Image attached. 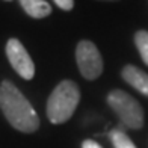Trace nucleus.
<instances>
[{"mask_svg": "<svg viewBox=\"0 0 148 148\" xmlns=\"http://www.w3.org/2000/svg\"><path fill=\"white\" fill-rule=\"evenodd\" d=\"M0 109L5 118L15 130L23 133H33L39 127V118L17 86L5 80L0 85Z\"/></svg>", "mask_w": 148, "mask_h": 148, "instance_id": "1", "label": "nucleus"}, {"mask_svg": "<svg viewBox=\"0 0 148 148\" xmlns=\"http://www.w3.org/2000/svg\"><path fill=\"white\" fill-rule=\"evenodd\" d=\"M80 101V89L73 80H62L47 101V116L51 124H64L71 116Z\"/></svg>", "mask_w": 148, "mask_h": 148, "instance_id": "2", "label": "nucleus"}, {"mask_svg": "<svg viewBox=\"0 0 148 148\" xmlns=\"http://www.w3.org/2000/svg\"><path fill=\"white\" fill-rule=\"evenodd\" d=\"M107 104L118 115L127 129L139 130L144 125V110L138 100L121 89H113L107 95Z\"/></svg>", "mask_w": 148, "mask_h": 148, "instance_id": "3", "label": "nucleus"}, {"mask_svg": "<svg viewBox=\"0 0 148 148\" xmlns=\"http://www.w3.org/2000/svg\"><path fill=\"white\" fill-rule=\"evenodd\" d=\"M76 60L80 74L88 79L95 80L103 73V58L97 45L91 41H80L76 47Z\"/></svg>", "mask_w": 148, "mask_h": 148, "instance_id": "4", "label": "nucleus"}, {"mask_svg": "<svg viewBox=\"0 0 148 148\" xmlns=\"http://www.w3.org/2000/svg\"><path fill=\"white\" fill-rule=\"evenodd\" d=\"M6 56L12 68L17 71L18 76H21L26 80H30L35 76V64L29 56L27 50L24 49L21 41L17 38H11L6 42Z\"/></svg>", "mask_w": 148, "mask_h": 148, "instance_id": "5", "label": "nucleus"}, {"mask_svg": "<svg viewBox=\"0 0 148 148\" xmlns=\"http://www.w3.org/2000/svg\"><path fill=\"white\" fill-rule=\"evenodd\" d=\"M121 76L130 86L148 97V74L145 71L139 70L134 65H125L121 71Z\"/></svg>", "mask_w": 148, "mask_h": 148, "instance_id": "6", "label": "nucleus"}, {"mask_svg": "<svg viewBox=\"0 0 148 148\" xmlns=\"http://www.w3.org/2000/svg\"><path fill=\"white\" fill-rule=\"evenodd\" d=\"M20 5L32 18H45L51 14V6L45 0H20Z\"/></svg>", "mask_w": 148, "mask_h": 148, "instance_id": "7", "label": "nucleus"}, {"mask_svg": "<svg viewBox=\"0 0 148 148\" xmlns=\"http://www.w3.org/2000/svg\"><path fill=\"white\" fill-rule=\"evenodd\" d=\"M109 138H110V140H112V144H113L115 148H136V145L133 144V140L119 129L112 130L109 133Z\"/></svg>", "mask_w": 148, "mask_h": 148, "instance_id": "8", "label": "nucleus"}, {"mask_svg": "<svg viewBox=\"0 0 148 148\" xmlns=\"http://www.w3.org/2000/svg\"><path fill=\"white\" fill-rule=\"evenodd\" d=\"M134 44L139 51L142 60L148 65V32L147 30H138L134 35Z\"/></svg>", "mask_w": 148, "mask_h": 148, "instance_id": "9", "label": "nucleus"}, {"mask_svg": "<svg viewBox=\"0 0 148 148\" xmlns=\"http://www.w3.org/2000/svg\"><path fill=\"white\" fill-rule=\"evenodd\" d=\"M53 2L64 11H71L74 6V0H53Z\"/></svg>", "mask_w": 148, "mask_h": 148, "instance_id": "10", "label": "nucleus"}, {"mask_svg": "<svg viewBox=\"0 0 148 148\" xmlns=\"http://www.w3.org/2000/svg\"><path fill=\"white\" fill-rule=\"evenodd\" d=\"M82 148H103L100 144H97L95 140H91V139H86L83 140V144H82Z\"/></svg>", "mask_w": 148, "mask_h": 148, "instance_id": "11", "label": "nucleus"}, {"mask_svg": "<svg viewBox=\"0 0 148 148\" xmlns=\"http://www.w3.org/2000/svg\"><path fill=\"white\" fill-rule=\"evenodd\" d=\"M106 2H116V0H106Z\"/></svg>", "mask_w": 148, "mask_h": 148, "instance_id": "12", "label": "nucleus"}, {"mask_svg": "<svg viewBox=\"0 0 148 148\" xmlns=\"http://www.w3.org/2000/svg\"><path fill=\"white\" fill-rule=\"evenodd\" d=\"M6 2H11V0H6Z\"/></svg>", "mask_w": 148, "mask_h": 148, "instance_id": "13", "label": "nucleus"}]
</instances>
